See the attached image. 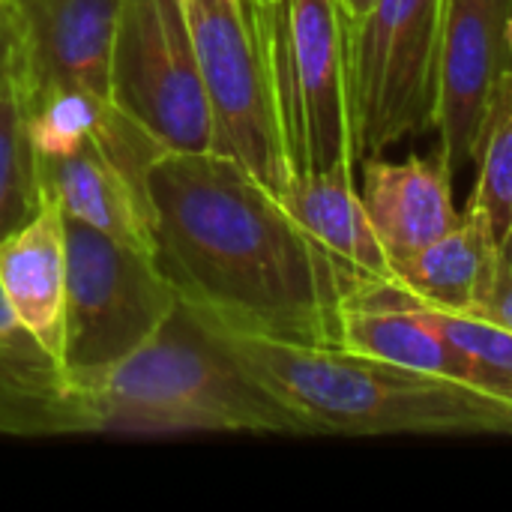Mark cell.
Here are the masks:
<instances>
[{"instance_id": "obj_3", "label": "cell", "mask_w": 512, "mask_h": 512, "mask_svg": "<svg viewBox=\"0 0 512 512\" xmlns=\"http://www.w3.org/2000/svg\"><path fill=\"white\" fill-rule=\"evenodd\" d=\"M87 375L111 396L168 420L174 435H306L303 423L234 363L207 321L183 300L141 348Z\"/></svg>"}, {"instance_id": "obj_11", "label": "cell", "mask_w": 512, "mask_h": 512, "mask_svg": "<svg viewBox=\"0 0 512 512\" xmlns=\"http://www.w3.org/2000/svg\"><path fill=\"white\" fill-rule=\"evenodd\" d=\"M0 435H174L159 414L102 390L87 372L48 360L0 363Z\"/></svg>"}, {"instance_id": "obj_15", "label": "cell", "mask_w": 512, "mask_h": 512, "mask_svg": "<svg viewBox=\"0 0 512 512\" xmlns=\"http://www.w3.org/2000/svg\"><path fill=\"white\" fill-rule=\"evenodd\" d=\"M0 285L18 324L54 366H63L66 234L63 213L48 195L27 225L0 240Z\"/></svg>"}, {"instance_id": "obj_16", "label": "cell", "mask_w": 512, "mask_h": 512, "mask_svg": "<svg viewBox=\"0 0 512 512\" xmlns=\"http://www.w3.org/2000/svg\"><path fill=\"white\" fill-rule=\"evenodd\" d=\"M279 201L342 267L351 288L393 276L390 255L372 228L360 189L354 186V171L291 177V183L279 192Z\"/></svg>"}, {"instance_id": "obj_10", "label": "cell", "mask_w": 512, "mask_h": 512, "mask_svg": "<svg viewBox=\"0 0 512 512\" xmlns=\"http://www.w3.org/2000/svg\"><path fill=\"white\" fill-rule=\"evenodd\" d=\"M18 27L15 87L24 108L57 90L108 96L120 0H9Z\"/></svg>"}, {"instance_id": "obj_21", "label": "cell", "mask_w": 512, "mask_h": 512, "mask_svg": "<svg viewBox=\"0 0 512 512\" xmlns=\"http://www.w3.org/2000/svg\"><path fill=\"white\" fill-rule=\"evenodd\" d=\"M39 360H48V357L39 351L30 333L18 324L15 309L0 285V363H39Z\"/></svg>"}, {"instance_id": "obj_27", "label": "cell", "mask_w": 512, "mask_h": 512, "mask_svg": "<svg viewBox=\"0 0 512 512\" xmlns=\"http://www.w3.org/2000/svg\"><path fill=\"white\" fill-rule=\"evenodd\" d=\"M261 3H264V6H270V3H276V0H261Z\"/></svg>"}, {"instance_id": "obj_1", "label": "cell", "mask_w": 512, "mask_h": 512, "mask_svg": "<svg viewBox=\"0 0 512 512\" xmlns=\"http://www.w3.org/2000/svg\"><path fill=\"white\" fill-rule=\"evenodd\" d=\"M144 183L153 258L192 312L234 333L339 345L348 276L249 168L168 150Z\"/></svg>"}, {"instance_id": "obj_4", "label": "cell", "mask_w": 512, "mask_h": 512, "mask_svg": "<svg viewBox=\"0 0 512 512\" xmlns=\"http://www.w3.org/2000/svg\"><path fill=\"white\" fill-rule=\"evenodd\" d=\"M276 108L291 177L354 171L348 15L339 0L267 6Z\"/></svg>"}, {"instance_id": "obj_24", "label": "cell", "mask_w": 512, "mask_h": 512, "mask_svg": "<svg viewBox=\"0 0 512 512\" xmlns=\"http://www.w3.org/2000/svg\"><path fill=\"white\" fill-rule=\"evenodd\" d=\"M342 3V9H345V15L354 21V18H360V15H366V9L372 6V0H339Z\"/></svg>"}, {"instance_id": "obj_26", "label": "cell", "mask_w": 512, "mask_h": 512, "mask_svg": "<svg viewBox=\"0 0 512 512\" xmlns=\"http://www.w3.org/2000/svg\"><path fill=\"white\" fill-rule=\"evenodd\" d=\"M507 48H510V57H512V15H510V24H507Z\"/></svg>"}, {"instance_id": "obj_18", "label": "cell", "mask_w": 512, "mask_h": 512, "mask_svg": "<svg viewBox=\"0 0 512 512\" xmlns=\"http://www.w3.org/2000/svg\"><path fill=\"white\" fill-rule=\"evenodd\" d=\"M39 156L27 132L24 102L15 84L0 90V240L27 225L42 207Z\"/></svg>"}, {"instance_id": "obj_9", "label": "cell", "mask_w": 512, "mask_h": 512, "mask_svg": "<svg viewBox=\"0 0 512 512\" xmlns=\"http://www.w3.org/2000/svg\"><path fill=\"white\" fill-rule=\"evenodd\" d=\"M512 0H444L435 129L450 174L474 162L492 102L512 75L507 24Z\"/></svg>"}, {"instance_id": "obj_8", "label": "cell", "mask_w": 512, "mask_h": 512, "mask_svg": "<svg viewBox=\"0 0 512 512\" xmlns=\"http://www.w3.org/2000/svg\"><path fill=\"white\" fill-rule=\"evenodd\" d=\"M108 96L168 150H213V123L180 0L117 3Z\"/></svg>"}, {"instance_id": "obj_6", "label": "cell", "mask_w": 512, "mask_h": 512, "mask_svg": "<svg viewBox=\"0 0 512 512\" xmlns=\"http://www.w3.org/2000/svg\"><path fill=\"white\" fill-rule=\"evenodd\" d=\"M444 0H372L348 18L357 159L435 129Z\"/></svg>"}, {"instance_id": "obj_25", "label": "cell", "mask_w": 512, "mask_h": 512, "mask_svg": "<svg viewBox=\"0 0 512 512\" xmlns=\"http://www.w3.org/2000/svg\"><path fill=\"white\" fill-rule=\"evenodd\" d=\"M504 255L512 261V231H510V237H507V243H504Z\"/></svg>"}, {"instance_id": "obj_7", "label": "cell", "mask_w": 512, "mask_h": 512, "mask_svg": "<svg viewBox=\"0 0 512 512\" xmlns=\"http://www.w3.org/2000/svg\"><path fill=\"white\" fill-rule=\"evenodd\" d=\"M63 369H102L141 348L174 312L177 291L153 252L63 216Z\"/></svg>"}, {"instance_id": "obj_19", "label": "cell", "mask_w": 512, "mask_h": 512, "mask_svg": "<svg viewBox=\"0 0 512 512\" xmlns=\"http://www.w3.org/2000/svg\"><path fill=\"white\" fill-rule=\"evenodd\" d=\"M414 309L420 318L438 330L474 369L477 390L498 396L504 402H512V330L501 327L489 318H480L474 312H450V309H435L420 300H414Z\"/></svg>"}, {"instance_id": "obj_14", "label": "cell", "mask_w": 512, "mask_h": 512, "mask_svg": "<svg viewBox=\"0 0 512 512\" xmlns=\"http://www.w3.org/2000/svg\"><path fill=\"white\" fill-rule=\"evenodd\" d=\"M360 198L372 219L378 240L393 261H402L459 222L453 204V174L444 162L408 156L405 162H387L381 156H366Z\"/></svg>"}, {"instance_id": "obj_20", "label": "cell", "mask_w": 512, "mask_h": 512, "mask_svg": "<svg viewBox=\"0 0 512 512\" xmlns=\"http://www.w3.org/2000/svg\"><path fill=\"white\" fill-rule=\"evenodd\" d=\"M474 162L480 171L468 210L483 219L504 249L512 231V75L492 102Z\"/></svg>"}, {"instance_id": "obj_17", "label": "cell", "mask_w": 512, "mask_h": 512, "mask_svg": "<svg viewBox=\"0 0 512 512\" xmlns=\"http://www.w3.org/2000/svg\"><path fill=\"white\" fill-rule=\"evenodd\" d=\"M501 255L504 249L483 219L474 210H465L447 234L402 261H393L390 279L426 306L471 312Z\"/></svg>"}, {"instance_id": "obj_23", "label": "cell", "mask_w": 512, "mask_h": 512, "mask_svg": "<svg viewBox=\"0 0 512 512\" xmlns=\"http://www.w3.org/2000/svg\"><path fill=\"white\" fill-rule=\"evenodd\" d=\"M15 48H18V27L9 0H0V90L15 84Z\"/></svg>"}, {"instance_id": "obj_5", "label": "cell", "mask_w": 512, "mask_h": 512, "mask_svg": "<svg viewBox=\"0 0 512 512\" xmlns=\"http://www.w3.org/2000/svg\"><path fill=\"white\" fill-rule=\"evenodd\" d=\"M180 3L213 123V150L237 159L279 195L291 183V168L276 108L267 6L261 0Z\"/></svg>"}, {"instance_id": "obj_2", "label": "cell", "mask_w": 512, "mask_h": 512, "mask_svg": "<svg viewBox=\"0 0 512 512\" xmlns=\"http://www.w3.org/2000/svg\"><path fill=\"white\" fill-rule=\"evenodd\" d=\"M207 327L306 435H510L512 402L348 351Z\"/></svg>"}, {"instance_id": "obj_12", "label": "cell", "mask_w": 512, "mask_h": 512, "mask_svg": "<svg viewBox=\"0 0 512 512\" xmlns=\"http://www.w3.org/2000/svg\"><path fill=\"white\" fill-rule=\"evenodd\" d=\"M39 183L63 216L153 252L147 183L96 141L84 138L60 156H39Z\"/></svg>"}, {"instance_id": "obj_22", "label": "cell", "mask_w": 512, "mask_h": 512, "mask_svg": "<svg viewBox=\"0 0 512 512\" xmlns=\"http://www.w3.org/2000/svg\"><path fill=\"white\" fill-rule=\"evenodd\" d=\"M471 312L512 330V261L507 255H501V261H498V267H495L483 297L474 303Z\"/></svg>"}, {"instance_id": "obj_13", "label": "cell", "mask_w": 512, "mask_h": 512, "mask_svg": "<svg viewBox=\"0 0 512 512\" xmlns=\"http://www.w3.org/2000/svg\"><path fill=\"white\" fill-rule=\"evenodd\" d=\"M339 345L477 390L471 363L420 318L408 291L393 279L363 282L345 294Z\"/></svg>"}]
</instances>
